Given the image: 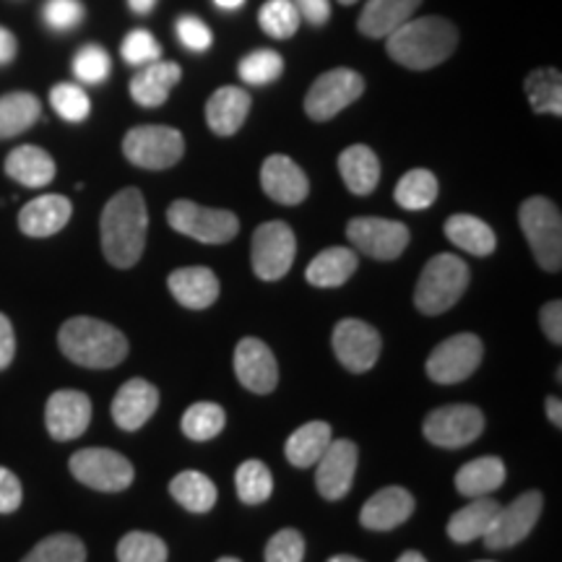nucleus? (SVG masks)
I'll use <instances>...</instances> for the list:
<instances>
[{"mask_svg": "<svg viewBox=\"0 0 562 562\" xmlns=\"http://www.w3.org/2000/svg\"><path fill=\"white\" fill-rule=\"evenodd\" d=\"M102 252L115 269H131L140 261L149 232V211L138 188H123L102 211Z\"/></svg>", "mask_w": 562, "mask_h": 562, "instance_id": "1", "label": "nucleus"}, {"mask_svg": "<svg viewBox=\"0 0 562 562\" xmlns=\"http://www.w3.org/2000/svg\"><path fill=\"white\" fill-rule=\"evenodd\" d=\"M385 40H389L385 42L389 55L398 66L427 70L440 66L442 60H448V55H453L456 45H459V32L448 19L425 16L404 21Z\"/></svg>", "mask_w": 562, "mask_h": 562, "instance_id": "2", "label": "nucleus"}, {"mask_svg": "<svg viewBox=\"0 0 562 562\" xmlns=\"http://www.w3.org/2000/svg\"><path fill=\"white\" fill-rule=\"evenodd\" d=\"M58 344L70 362L89 370L115 368L128 355L125 334L110 323L89 318V315H76V318L63 323Z\"/></svg>", "mask_w": 562, "mask_h": 562, "instance_id": "3", "label": "nucleus"}, {"mask_svg": "<svg viewBox=\"0 0 562 562\" xmlns=\"http://www.w3.org/2000/svg\"><path fill=\"white\" fill-rule=\"evenodd\" d=\"M469 286V266L451 252H438L427 261L419 273L414 305L425 315H440L451 311Z\"/></svg>", "mask_w": 562, "mask_h": 562, "instance_id": "4", "label": "nucleus"}, {"mask_svg": "<svg viewBox=\"0 0 562 562\" xmlns=\"http://www.w3.org/2000/svg\"><path fill=\"white\" fill-rule=\"evenodd\" d=\"M518 222L526 235V243L544 271L562 269V216L550 199L533 195L521 203Z\"/></svg>", "mask_w": 562, "mask_h": 562, "instance_id": "5", "label": "nucleus"}, {"mask_svg": "<svg viewBox=\"0 0 562 562\" xmlns=\"http://www.w3.org/2000/svg\"><path fill=\"white\" fill-rule=\"evenodd\" d=\"M167 222L180 235L206 245H224L235 240V235L240 232V220L232 211L199 206L193 201H175L167 209Z\"/></svg>", "mask_w": 562, "mask_h": 562, "instance_id": "6", "label": "nucleus"}, {"mask_svg": "<svg viewBox=\"0 0 562 562\" xmlns=\"http://www.w3.org/2000/svg\"><path fill=\"white\" fill-rule=\"evenodd\" d=\"M123 151L140 170H167L182 159L186 140L170 125H138L125 133Z\"/></svg>", "mask_w": 562, "mask_h": 562, "instance_id": "7", "label": "nucleus"}, {"mask_svg": "<svg viewBox=\"0 0 562 562\" xmlns=\"http://www.w3.org/2000/svg\"><path fill=\"white\" fill-rule=\"evenodd\" d=\"M70 474L97 492H123L133 484V463L110 448H83L68 461Z\"/></svg>", "mask_w": 562, "mask_h": 562, "instance_id": "8", "label": "nucleus"}, {"mask_svg": "<svg viewBox=\"0 0 562 562\" xmlns=\"http://www.w3.org/2000/svg\"><path fill=\"white\" fill-rule=\"evenodd\" d=\"M484 357V344L476 334H456L440 341L427 357V378L440 385H453L474 375Z\"/></svg>", "mask_w": 562, "mask_h": 562, "instance_id": "9", "label": "nucleus"}, {"mask_svg": "<svg viewBox=\"0 0 562 562\" xmlns=\"http://www.w3.org/2000/svg\"><path fill=\"white\" fill-rule=\"evenodd\" d=\"M297 256V237L290 224L266 222L252 235V271L263 281H279L286 277Z\"/></svg>", "mask_w": 562, "mask_h": 562, "instance_id": "10", "label": "nucleus"}, {"mask_svg": "<svg viewBox=\"0 0 562 562\" xmlns=\"http://www.w3.org/2000/svg\"><path fill=\"white\" fill-rule=\"evenodd\" d=\"M484 432V414L480 406L451 404L430 412L422 422V435L438 448H463Z\"/></svg>", "mask_w": 562, "mask_h": 562, "instance_id": "11", "label": "nucleus"}, {"mask_svg": "<svg viewBox=\"0 0 562 562\" xmlns=\"http://www.w3.org/2000/svg\"><path fill=\"white\" fill-rule=\"evenodd\" d=\"M364 91V79L351 68H334L315 79L305 97V112L313 121H331L344 108L357 102Z\"/></svg>", "mask_w": 562, "mask_h": 562, "instance_id": "12", "label": "nucleus"}, {"mask_svg": "<svg viewBox=\"0 0 562 562\" xmlns=\"http://www.w3.org/2000/svg\"><path fill=\"white\" fill-rule=\"evenodd\" d=\"M544 497L542 492L531 490L516 497L510 505H501L495 521H492L490 531L484 533V547L487 550H510V547L521 544L529 537L533 526H537L539 516H542Z\"/></svg>", "mask_w": 562, "mask_h": 562, "instance_id": "13", "label": "nucleus"}, {"mask_svg": "<svg viewBox=\"0 0 562 562\" xmlns=\"http://www.w3.org/2000/svg\"><path fill=\"white\" fill-rule=\"evenodd\" d=\"M347 237L355 245V250L375 258V261H396L412 240L406 224L393 220H378V216L351 220L347 227Z\"/></svg>", "mask_w": 562, "mask_h": 562, "instance_id": "14", "label": "nucleus"}, {"mask_svg": "<svg viewBox=\"0 0 562 562\" xmlns=\"http://www.w3.org/2000/svg\"><path fill=\"white\" fill-rule=\"evenodd\" d=\"M360 451L351 440H331L323 456L315 463V490L326 501H341L349 495L351 482H355Z\"/></svg>", "mask_w": 562, "mask_h": 562, "instance_id": "15", "label": "nucleus"}, {"mask_svg": "<svg viewBox=\"0 0 562 562\" xmlns=\"http://www.w3.org/2000/svg\"><path fill=\"white\" fill-rule=\"evenodd\" d=\"M383 339L378 328L370 323L357 318H344L334 328V351L349 372H368L375 368L378 357H381Z\"/></svg>", "mask_w": 562, "mask_h": 562, "instance_id": "16", "label": "nucleus"}, {"mask_svg": "<svg viewBox=\"0 0 562 562\" xmlns=\"http://www.w3.org/2000/svg\"><path fill=\"white\" fill-rule=\"evenodd\" d=\"M235 375L245 389L258 396H266L277 389L279 383V364L269 344H263L256 336L240 339L235 347Z\"/></svg>", "mask_w": 562, "mask_h": 562, "instance_id": "17", "label": "nucleus"}, {"mask_svg": "<svg viewBox=\"0 0 562 562\" xmlns=\"http://www.w3.org/2000/svg\"><path fill=\"white\" fill-rule=\"evenodd\" d=\"M91 422V402L81 391H55L47 398L45 425L55 440H76L87 432Z\"/></svg>", "mask_w": 562, "mask_h": 562, "instance_id": "18", "label": "nucleus"}, {"mask_svg": "<svg viewBox=\"0 0 562 562\" xmlns=\"http://www.w3.org/2000/svg\"><path fill=\"white\" fill-rule=\"evenodd\" d=\"M159 406V391L144 378H133V381L123 383L121 391L112 398V419L125 432H136L157 414Z\"/></svg>", "mask_w": 562, "mask_h": 562, "instance_id": "19", "label": "nucleus"}, {"mask_svg": "<svg viewBox=\"0 0 562 562\" xmlns=\"http://www.w3.org/2000/svg\"><path fill=\"white\" fill-rule=\"evenodd\" d=\"M261 186L271 201L281 203V206H297L311 193V182L307 175L284 154H273L263 161L261 167Z\"/></svg>", "mask_w": 562, "mask_h": 562, "instance_id": "20", "label": "nucleus"}, {"mask_svg": "<svg viewBox=\"0 0 562 562\" xmlns=\"http://www.w3.org/2000/svg\"><path fill=\"white\" fill-rule=\"evenodd\" d=\"M414 513V497L404 487H385L370 497L360 510V524L370 531H391L406 524Z\"/></svg>", "mask_w": 562, "mask_h": 562, "instance_id": "21", "label": "nucleus"}, {"mask_svg": "<svg viewBox=\"0 0 562 562\" xmlns=\"http://www.w3.org/2000/svg\"><path fill=\"white\" fill-rule=\"evenodd\" d=\"M172 297L188 311H206L220 300V277L206 266H188L167 277Z\"/></svg>", "mask_w": 562, "mask_h": 562, "instance_id": "22", "label": "nucleus"}, {"mask_svg": "<svg viewBox=\"0 0 562 562\" xmlns=\"http://www.w3.org/2000/svg\"><path fill=\"white\" fill-rule=\"evenodd\" d=\"M70 214H74V206H70L66 195H40V199L30 201L21 209L19 227L30 237H50L66 227Z\"/></svg>", "mask_w": 562, "mask_h": 562, "instance_id": "23", "label": "nucleus"}, {"mask_svg": "<svg viewBox=\"0 0 562 562\" xmlns=\"http://www.w3.org/2000/svg\"><path fill=\"white\" fill-rule=\"evenodd\" d=\"M182 70L178 63L170 60H154L146 63L131 79V97L140 108H159L167 102L175 83L180 81Z\"/></svg>", "mask_w": 562, "mask_h": 562, "instance_id": "24", "label": "nucleus"}, {"mask_svg": "<svg viewBox=\"0 0 562 562\" xmlns=\"http://www.w3.org/2000/svg\"><path fill=\"white\" fill-rule=\"evenodd\" d=\"M250 112V94L240 87H222L206 102V123L216 136H232L243 128Z\"/></svg>", "mask_w": 562, "mask_h": 562, "instance_id": "25", "label": "nucleus"}, {"mask_svg": "<svg viewBox=\"0 0 562 562\" xmlns=\"http://www.w3.org/2000/svg\"><path fill=\"white\" fill-rule=\"evenodd\" d=\"M419 3L422 0H368L357 26H360L364 37L385 40L404 21L412 19V13L417 11Z\"/></svg>", "mask_w": 562, "mask_h": 562, "instance_id": "26", "label": "nucleus"}, {"mask_svg": "<svg viewBox=\"0 0 562 562\" xmlns=\"http://www.w3.org/2000/svg\"><path fill=\"white\" fill-rule=\"evenodd\" d=\"M501 503L492 501V497H472L469 505H463L461 510H456L448 521L446 531L456 544H469L474 539H482L490 531L492 521H495Z\"/></svg>", "mask_w": 562, "mask_h": 562, "instance_id": "27", "label": "nucleus"}, {"mask_svg": "<svg viewBox=\"0 0 562 562\" xmlns=\"http://www.w3.org/2000/svg\"><path fill=\"white\" fill-rule=\"evenodd\" d=\"M341 180L355 195H370L381 182V159L364 144H355L339 157Z\"/></svg>", "mask_w": 562, "mask_h": 562, "instance_id": "28", "label": "nucleus"}, {"mask_svg": "<svg viewBox=\"0 0 562 562\" xmlns=\"http://www.w3.org/2000/svg\"><path fill=\"white\" fill-rule=\"evenodd\" d=\"M505 463L497 456H482V459H474L463 463L456 474V490L461 492L463 497H487L495 490H501L505 484Z\"/></svg>", "mask_w": 562, "mask_h": 562, "instance_id": "29", "label": "nucleus"}, {"mask_svg": "<svg viewBox=\"0 0 562 562\" xmlns=\"http://www.w3.org/2000/svg\"><path fill=\"white\" fill-rule=\"evenodd\" d=\"M360 266V256L351 248H326L318 256L313 258L311 266H307L305 277L313 286H321V290H334V286L347 284L351 273Z\"/></svg>", "mask_w": 562, "mask_h": 562, "instance_id": "30", "label": "nucleus"}, {"mask_svg": "<svg viewBox=\"0 0 562 562\" xmlns=\"http://www.w3.org/2000/svg\"><path fill=\"white\" fill-rule=\"evenodd\" d=\"M5 175L26 188H45L55 178V159L40 146H19L5 159Z\"/></svg>", "mask_w": 562, "mask_h": 562, "instance_id": "31", "label": "nucleus"}, {"mask_svg": "<svg viewBox=\"0 0 562 562\" xmlns=\"http://www.w3.org/2000/svg\"><path fill=\"white\" fill-rule=\"evenodd\" d=\"M331 440H334V435H331V425H328V422H321V419L307 422V425H302L300 430H294L290 435V440H286V446H284L286 461L297 469L315 467Z\"/></svg>", "mask_w": 562, "mask_h": 562, "instance_id": "32", "label": "nucleus"}, {"mask_svg": "<svg viewBox=\"0 0 562 562\" xmlns=\"http://www.w3.org/2000/svg\"><path fill=\"white\" fill-rule=\"evenodd\" d=\"M446 237L451 240L456 248L472 252V256H490L495 252V232L487 222L476 220L472 214H453L451 220L446 222Z\"/></svg>", "mask_w": 562, "mask_h": 562, "instance_id": "33", "label": "nucleus"}, {"mask_svg": "<svg viewBox=\"0 0 562 562\" xmlns=\"http://www.w3.org/2000/svg\"><path fill=\"white\" fill-rule=\"evenodd\" d=\"M42 104L30 91L0 97V138H13L40 121Z\"/></svg>", "mask_w": 562, "mask_h": 562, "instance_id": "34", "label": "nucleus"}, {"mask_svg": "<svg viewBox=\"0 0 562 562\" xmlns=\"http://www.w3.org/2000/svg\"><path fill=\"white\" fill-rule=\"evenodd\" d=\"M170 495L186 510L209 513L216 505V484L206 474L188 469V472H180L170 482Z\"/></svg>", "mask_w": 562, "mask_h": 562, "instance_id": "35", "label": "nucleus"}, {"mask_svg": "<svg viewBox=\"0 0 562 562\" xmlns=\"http://www.w3.org/2000/svg\"><path fill=\"white\" fill-rule=\"evenodd\" d=\"M526 97H529L531 110L544 115H562V76L554 68H539L526 79Z\"/></svg>", "mask_w": 562, "mask_h": 562, "instance_id": "36", "label": "nucleus"}, {"mask_svg": "<svg viewBox=\"0 0 562 562\" xmlns=\"http://www.w3.org/2000/svg\"><path fill=\"white\" fill-rule=\"evenodd\" d=\"M438 178L430 170L406 172L396 186V203L406 211H425L438 199Z\"/></svg>", "mask_w": 562, "mask_h": 562, "instance_id": "37", "label": "nucleus"}, {"mask_svg": "<svg viewBox=\"0 0 562 562\" xmlns=\"http://www.w3.org/2000/svg\"><path fill=\"white\" fill-rule=\"evenodd\" d=\"M224 425H227V414H224L220 404H211V402H199L188 406L180 422L182 435L195 442L214 440L216 435L224 430Z\"/></svg>", "mask_w": 562, "mask_h": 562, "instance_id": "38", "label": "nucleus"}, {"mask_svg": "<svg viewBox=\"0 0 562 562\" xmlns=\"http://www.w3.org/2000/svg\"><path fill=\"white\" fill-rule=\"evenodd\" d=\"M235 487L237 497H240L245 505H261L271 497L273 476L263 461L250 459L240 463V469H237Z\"/></svg>", "mask_w": 562, "mask_h": 562, "instance_id": "39", "label": "nucleus"}, {"mask_svg": "<svg viewBox=\"0 0 562 562\" xmlns=\"http://www.w3.org/2000/svg\"><path fill=\"white\" fill-rule=\"evenodd\" d=\"M21 562H87V547L74 533H53Z\"/></svg>", "mask_w": 562, "mask_h": 562, "instance_id": "40", "label": "nucleus"}, {"mask_svg": "<svg viewBox=\"0 0 562 562\" xmlns=\"http://www.w3.org/2000/svg\"><path fill=\"white\" fill-rule=\"evenodd\" d=\"M165 539L149 531H131L125 533L117 544V562H167Z\"/></svg>", "mask_w": 562, "mask_h": 562, "instance_id": "41", "label": "nucleus"}, {"mask_svg": "<svg viewBox=\"0 0 562 562\" xmlns=\"http://www.w3.org/2000/svg\"><path fill=\"white\" fill-rule=\"evenodd\" d=\"M237 74L245 83H252V87H266V83L277 81L281 74H284V58L273 50H256L245 55L237 66Z\"/></svg>", "mask_w": 562, "mask_h": 562, "instance_id": "42", "label": "nucleus"}, {"mask_svg": "<svg viewBox=\"0 0 562 562\" xmlns=\"http://www.w3.org/2000/svg\"><path fill=\"white\" fill-rule=\"evenodd\" d=\"M258 21L269 37L286 40L300 30V11L292 0H269L258 13Z\"/></svg>", "mask_w": 562, "mask_h": 562, "instance_id": "43", "label": "nucleus"}, {"mask_svg": "<svg viewBox=\"0 0 562 562\" xmlns=\"http://www.w3.org/2000/svg\"><path fill=\"white\" fill-rule=\"evenodd\" d=\"M50 102H53V110L68 123L87 121L89 112H91V102H89L87 91H83L81 87H76V83H58V87L50 91Z\"/></svg>", "mask_w": 562, "mask_h": 562, "instance_id": "44", "label": "nucleus"}, {"mask_svg": "<svg viewBox=\"0 0 562 562\" xmlns=\"http://www.w3.org/2000/svg\"><path fill=\"white\" fill-rule=\"evenodd\" d=\"M74 74L83 83H102L110 76V55L100 45H87L76 53Z\"/></svg>", "mask_w": 562, "mask_h": 562, "instance_id": "45", "label": "nucleus"}, {"mask_svg": "<svg viewBox=\"0 0 562 562\" xmlns=\"http://www.w3.org/2000/svg\"><path fill=\"white\" fill-rule=\"evenodd\" d=\"M305 560V539L297 529H281L266 544V562H302Z\"/></svg>", "mask_w": 562, "mask_h": 562, "instance_id": "46", "label": "nucleus"}, {"mask_svg": "<svg viewBox=\"0 0 562 562\" xmlns=\"http://www.w3.org/2000/svg\"><path fill=\"white\" fill-rule=\"evenodd\" d=\"M121 55L125 63H131V66H146V63L159 60L161 47H159V42L154 40L151 32L136 30L123 40Z\"/></svg>", "mask_w": 562, "mask_h": 562, "instance_id": "47", "label": "nucleus"}, {"mask_svg": "<svg viewBox=\"0 0 562 562\" xmlns=\"http://www.w3.org/2000/svg\"><path fill=\"white\" fill-rule=\"evenodd\" d=\"M42 16H45V24L50 26V30L68 32L81 24L83 5L81 0H47Z\"/></svg>", "mask_w": 562, "mask_h": 562, "instance_id": "48", "label": "nucleus"}, {"mask_svg": "<svg viewBox=\"0 0 562 562\" xmlns=\"http://www.w3.org/2000/svg\"><path fill=\"white\" fill-rule=\"evenodd\" d=\"M178 37L188 50L193 53H203L211 47V30L203 24L201 19L195 16H182L178 19Z\"/></svg>", "mask_w": 562, "mask_h": 562, "instance_id": "49", "label": "nucleus"}, {"mask_svg": "<svg viewBox=\"0 0 562 562\" xmlns=\"http://www.w3.org/2000/svg\"><path fill=\"white\" fill-rule=\"evenodd\" d=\"M21 501H24V490H21L19 476L11 469L0 467V513L19 510Z\"/></svg>", "mask_w": 562, "mask_h": 562, "instance_id": "50", "label": "nucleus"}, {"mask_svg": "<svg viewBox=\"0 0 562 562\" xmlns=\"http://www.w3.org/2000/svg\"><path fill=\"white\" fill-rule=\"evenodd\" d=\"M539 323H542V331L547 339H550L554 347L562 344V302L552 300L542 307V315H539Z\"/></svg>", "mask_w": 562, "mask_h": 562, "instance_id": "51", "label": "nucleus"}, {"mask_svg": "<svg viewBox=\"0 0 562 562\" xmlns=\"http://www.w3.org/2000/svg\"><path fill=\"white\" fill-rule=\"evenodd\" d=\"M292 3L297 5L300 16H305L315 26L326 24L328 16H331V3L328 0H292Z\"/></svg>", "mask_w": 562, "mask_h": 562, "instance_id": "52", "label": "nucleus"}, {"mask_svg": "<svg viewBox=\"0 0 562 562\" xmlns=\"http://www.w3.org/2000/svg\"><path fill=\"white\" fill-rule=\"evenodd\" d=\"M16 355V336H13L11 321L0 313V370H5Z\"/></svg>", "mask_w": 562, "mask_h": 562, "instance_id": "53", "label": "nucleus"}, {"mask_svg": "<svg viewBox=\"0 0 562 562\" xmlns=\"http://www.w3.org/2000/svg\"><path fill=\"white\" fill-rule=\"evenodd\" d=\"M13 55H16V37H13L9 30L0 26V66L11 63Z\"/></svg>", "mask_w": 562, "mask_h": 562, "instance_id": "54", "label": "nucleus"}, {"mask_svg": "<svg viewBox=\"0 0 562 562\" xmlns=\"http://www.w3.org/2000/svg\"><path fill=\"white\" fill-rule=\"evenodd\" d=\"M544 409H547V417H550L552 425L560 430V427H562V402H560V398H558V396L547 398Z\"/></svg>", "mask_w": 562, "mask_h": 562, "instance_id": "55", "label": "nucleus"}, {"mask_svg": "<svg viewBox=\"0 0 562 562\" xmlns=\"http://www.w3.org/2000/svg\"><path fill=\"white\" fill-rule=\"evenodd\" d=\"M128 5L136 13H149L157 5V0H128Z\"/></svg>", "mask_w": 562, "mask_h": 562, "instance_id": "56", "label": "nucleus"}, {"mask_svg": "<svg viewBox=\"0 0 562 562\" xmlns=\"http://www.w3.org/2000/svg\"><path fill=\"white\" fill-rule=\"evenodd\" d=\"M396 562H427V560H425V554H422V552L409 550V552H404L402 558H398Z\"/></svg>", "mask_w": 562, "mask_h": 562, "instance_id": "57", "label": "nucleus"}, {"mask_svg": "<svg viewBox=\"0 0 562 562\" xmlns=\"http://www.w3.org/2000/svg\"><path fill=\"white\" fill-rule=\"evenodd\" d=\"M214 3L220 5V9H224V11H235V9H240L245 0H214Z\"/></svg>", "mask_w": 562, "mask_h": 562, "instance_id": "58", "label": "nucleus"}, {"mask_svg": "<svg viewBox=\"0 0 562 562\" xmlns=\"http://www.w3.org/2000/svg\"><path fill=\"white\" fill-rule=\"evenodd\" d=\"M328 562H362V560L351 558V554H334V558L328 560Z\"/></svg>", "mask_w": 562, "mask_h": 562, "instance_id": "59", "label": "nucleus"}, {"mask_svg": "<svg viewBox=\"0 0 562 562\" xmlns=\"http://www.w3.org/2000/svg\"><path fill=\"white\" fill-rule=\"evenodd\" d=\"M216 562H240V560H237V558H220Z\"/></svg>", "mask_w": 562, "mask_h": 562, "instance_id": "60", "label": "nucleus"}, {"mask_svg": "<svg viewBox=\"0 0 562 562\" xmlns=\"http://www.w3.org/2000/svg\"><path fill=\"white\" fill-rule=\"evenodd\" d=\"M339 3H344V5H351V3H357V0H339Z\"/></svg>", "mask_w": 562, "mask_h": 562, "instance_id": "61", "label": "nucleus"}, {"mask_svg": "<svg viewBox=\"0 0 562 562\" xmlns=\"http://www.w3.org/2000/svg\"><path fill=\"white\" fill-rule=\"evenodd\" d=\"M480 562H492V560H480Z\"/></svg>", "mask_w": 562, "mask_h": 562, "instance_id": "62", "label": "nucleus"}]
</instances>
